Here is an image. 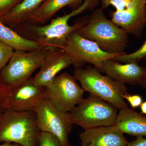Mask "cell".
Segmentation results:
<instances>
[{
	"label": "cell",
	"instance_id": "1",
	"mask_svg": "<svg viewBox=\"0 0 146 146\" xmlns=\"http://www.w3.org/2000/svg\"><path fill=\"white\" fill-rule=\"evenodd\" d=\"M100 0H85L78 8L54 18L49 24L42 25L25 24L15 27L16 32L26 39L36 42L41 48H57L63 49L68 36L88 23L89 16L80 18L72 25L68 24L72 17L96 7Z\"/></svg>",
	"mask_w": 146,
	"mask_h": 146
},
{
	"label": "cell",
	"instance_id": "2",
	"mask_svg": "<svg viewBox=\"0 0 146 146\" xmlns=\"http://www.w3.org/2000/svg\"><path fill=\"white\" fill-rule=\"evenodd\" d=\"M93 41L103 50L113 54H123L128 44V33L108 19L103 9H97L89 16L88 23L76 31Z\"/></svg>",
	"mask_w": 146,
	"mask_h": 146
},
{
	"label": "cell",
	"instance_id": "3",
	"mask_svg": "<svg viewBox=\"0 0 146 146\" xmlns=\"http://www.w3.org/2000/svg\"><path fill=\"white\" fill-rule=\"evenodd\" d=\"M40 132L34 110L7 109L0 114V143L11 142L23 146H37Z\"/></svg>",
	"mask_w": 146,
	"mask_h": 146
},
{
	"label": "cell",
	"instance_id": "4",
	"mask_svg": "<svg viewBox=\"0 0 146 146\" xmlns=\"http://www.w3.org/2000/svg\"><path fill=\"white\" fill-rule=\"evenodd\" d=\"M73 76L81 84L84 91L95 95L114 105L119 110L128 107L123 95L127 94L125 84L102 74L91 65L75 68Z\"/></svg>",
	"mask_w": 146,
	"mask_h": 146
},
{
	"label": "cell",
	"instance_id": "5",
	"mask_svg": "<svg viewBox=\"0 0 146 146\" xmlns=\"http://www.w3.org/2000/svg\"><path fill=\"white\" fill-rule=\"evenodd\" d=\"M118 110L99 97L89 94L69 112L74 125L84 130L115 124Z\"/></svg>",
	"mask_w": 146,
	"mask_h": 146
},
{
	"label": "cell",
	"instance_id": "6",
	"mask_svg": "<svg viewBox=\"0 0 146 146\" xmlns=\"http://www.w3.org/2000/svg\"><path fill=\"white\" fill-rule=\"evenodd\" d=\"M49 48H40L29 51L15 50L1 71L2 81L11 89L27 81L42 66Z\"/></svg>",
	"mask_w": 146,
	"mask_h": 146
},
{
	"label": "cell",
	"instance_id": "7",
	"mask_svg": "<svg viewBox=\"0 0 146 146\" xmlns=\"http://www.w3.org/2000/svg\"><path fill=\"white\" fill-rule=\"evenodd\" d=\"M39 130L53 134L63 146H72L69 137L74 125L69 112H63L46 97L34 110Z\"/></svg>",
	"mask_w": 146,
	"mask_h": 146
},
{
	"label": "cell",
	"instance_id": "8",
	"mask_svg": "<svg viewBox=\"0 0 146 146\" xmlns=\"http://www.w3.org/2000/svg\"><path fill=\"white\" fill-rule=\"evenodd\" d=\"M63 50L69 55L72 65L75 68H82L89 63L101 73L104 61L123 54L106 52L95 42L84 38L76 31L68 36Z\"/></svg>",
	"mask_w": 146,
	"mask_h": 146
},
{
	"label": "cell",
	"instance_id": "9",
	"mask_svg": "<svg viewBox=\"0 0 146 146\" xmlns=\"http://www.w3.org/2000/svg\"><path fill=\"white\" fill-rule=\"evenodd\" d=\"M76 81L69 73H61L45 88V96L58 109L70 112L81 102L85 92Z\"/></svg>",
	"mask_w": 146,
	"mask_h": 146
},
{
	"label": "cell",
	"instance_id": "10",
	"mask_svg": "<svg viewBox=\"0 0 146 146\" xmlns=\"http://www.w3.org/2000/svg\"><path fill=\"white\" fill-rule=\"evenodd\" d=\"M45 96V88L33 82L32 78L11 89L6 108L18 111L34 110Z\"/></svg>",
	"mask_w": 146,
	"mask_h": 146
},
{
	"label": "cell",
	"instance_id": "11",
	"mask_svg": "<svg viewBox=\"0 0 146 146\" xmlns=\"http://www.w3.org/2000/svg\"><path fill=\"white\" fill-rule=\"evenodd\" d=\"M146 5L143 0H135L129 8L112 12L111 20L128 34L140 37L146 26Z\"/></svg>",
	"mask_w": 146,
	"mask_h": 146
},
{
	"label": "cell",
	"instance_id": "12",
	"mask_svg": "<svg viewBox=\"0 0 146 146\" xmlns=\"http://www.w3.org/2000/svg\"><path fill=\"white\" fill-rule=\"evenodd\" d=\"M72 65L70 56L64 50L50 48L39 72L32 78L33 82L38 86L48 87L60 71Z\"/></svg>",
	"mask_w": 146,
	"mask_h": 146
},
{
	"label": "cell",
	"instance_id": "13",
	"mask_svg": "<svg viewBox=\"0 0 146 146\" xmlns=\"http://www.w3.org/2000/svg\"><path fill=\"white\" fill-rule=\"evenodd\" d=\"M81 146H127L123 133L114 125L84 130L79 134Z\"/></svg>",
	"mask_w": 146,
	"mask_h": 146
},
{
	"label": "cell",
	"instance_id": "14",
	"mask_svg": "<svg viewBox=\"0 0 146 146\" xmlns=\"http://www.w3.org/2000/svg\"><path fill=\"white\" fill-rule=\"evenodd\" d=\"M146 68L137 63L121 64L115 59L105 60L102 64V73L115 80L124 84H139Z\"/></svg>",
	"mask_w": 146,
	"mask_h": 146
},
{
	"label": "cell",
	"instance_id": "15",
	"mask_svg": "<svg viewBox=\"0 0 146 146\" xmlns=\"http://www.w3.org/2000/svg\"><path fill=\"white\" fill-rule=\"evenodd\" d=\"M113 125L123 134L146 137V117L129 106L119 110Z\"/></svg>",
	"mask_w": 146,
	"mask_h": 146
},
{
	"label": "cell",
	"instance_id": "16",
	"mask_svg": "<svg viewBox=\"0 0 146 146\" xmlns=\"http://www.w3.org/2000/svg\"><path fill=\"white\" fill-rule=\"evenodd\" d=\"M85 0H46L29 18L25 24L42 25L65 7L75 10Z\"/></svg>",
	"mask_w": 146,
	"mask_h": 146
},
{
	"label": "cell",
	"instance_id": "17",
	"mask_svg": "<svg viewBox=\"0 0 146 146\" xmlns=\"http://www.w3.org/2000/svg\"><path fill=\"white\" fill-rule=\"evenodd\" d=\"M45 1L23 0L8 13L0 17V20L5 25L14 27L25 24Z\"/></svg>",
	"mask_w": 146,
	"mask_h": 146
},
{
	"label": "cell",
	"instance_id": "18",
	"mask_svg": "<svg viewBox=\"0 0 146 146\" xmlns=\"http://www.w3.org/2000/svg\"><path fill=\"white\" fill-rule=\"evenodd\" d=\"M0 41L11 47L14 50L29 51L41 48L36 42L24 38L15 31L7 26L1 20Z\"/></svg>",
	"mask_w": 146,
	"mask_h": 146
},
{
	"label": "cell",
	"instance_id": "19",
	"mask_svg": "<svg viewBox=\"0 0 146 146\" xmlns=\"http://www.w3.org/2000/svg\"><path fill=\"white\" fill-rule=\"evenodd\" d=\"M146 58V38L143 44L139 49L132 53L119 56L114 59L119 62L123 63H137Z\"/></svg>",
	"mask_w": 146,
	"mask_h": 146
},
{
	"label": "cell",
	"instance_id": "20",
	"mask_svg": "<svg viewBox=\"0 0 146 146\" xmlns=\"http://www.w3.org/2000/svg\"><path fill=\"white\" fill-rule=\"evenodd\" d=\"M37 146H63L61 142L53 134L41 131L37 142Z\"/></svg>",
	"mask_w": 146,
	"mask_h": 146
},
{
	"label": "cell",
	"instance_id": "21",
	"mask_svg": "<svg viewBox=\"0 0 146 146\" xmlns=\"http://www.w3.org/2000/svg\"><path fill=\"white\" fill-rule=\"evenodd\" d=\"M102 9H104L109 5H112L116 11H123L133 5L135 0H101Z\"/></svg>",
	"mask_w": 146,
	"mask_h": 146
},
{
	"label": "cell",
	"instance_id": "22",
	"mask_svg": "<svg viewBox=\"0 0 146 146\" xmlns=\"http://www.w3.org/2000/svg\"><path fill=\"white\" fill-rule=\"evenodd\" d=\"M14 51L11 47L0 41V71L8 63Z\"/></svg>",
	"mask_w": 146,
	"mask_h": 146
},
{
	"label": "cell",
	"instance_id": "23",
	"mask_svg": "<svg viewBox=\"0 0 146 146\" xmlns=\"http://www.w3.org/2000/svg\"><path fill=\"white\" fill-rule=\"evenodd\" d=\"M23 0H0V17L8 13Z\"/></svg>",
	"mask_w": 146,
	"mask_h": 146
},
{
	"label": "cell",
	"instance_id": "24",
	"mask_svg": "<svg viewBox=\"0 0 146 146\" xmlns=\"http://www.w3.org/2000/svg\"><path fill=\"white\" fill-rule=\"evenodd\" d=\"M124 99L126 100L133 109L140 107L143 102V98L141 96L137 94L131 95L127 94L123 95Z\"/></svg>",
	"mask_w": 146,
	"mask_h": 146
},
{
	"label": "cell",
	"instance_id": "25",
	"mask_svg": "<svg viewBox=\"0 0 146 146\" xmlns=\"http://www.w3.org/2000/svg\"><path fill=\"white\" fill-rule=\"evenodd\" d=\"M127 146H146V138L143 136L136 137L135 140L128 142Z\"/></svg>",
	"mask_w": 146,
	"mask_h": 146
},
{
	"label": "cell",
	"instance_id": "26",
	"mask_svg": "<svg viewBox=\"0 0 146 146\" xmlns=\"http://www.w3.org/2000/svg\"><path fill=\"white\" fill-rule=\"evenodd\" d=\"M0 146H23L20 144L11 142H4L2 144H0Z\"/></svg>",
	"mask_w": 146,
	"mask_h": 146
},
{
	"label": "cell",
	"instance_id": "27",
	"mask_svg": "<svg viewBox=\"0 0 146 146\" xmlns=\"http://www.w3.org/2000/svg\"><path fill=\"white\" fill-rule=\"evenodd\" d=\"M140 107L141 113L146 115V101L143 102Z\"/></svg>",
	"mask_w": 146,
	"mask_h": 146
},
{
	"label": "cell",
	"instance_id": "28",
	"mask_svg": "<svg viewBox=\"0 0 146 146\" xmlns=\"http://www.w3.org/2000/svg\"><path fill=\"white\" fill-rule=\"evenodd\" d=\"M141 86L146 89V71L140 84Z\"/></svg>",
	"mask_w": 146,
	"mask_h": 146
},
{
	"label": "cell",
	"instance_id": "29",
	"mask_svg": "<svg viewBox=\"0 0 146 146\" xmlns=\"http://www.w3.org/2000/svg\"><path fill=\"white\" fill-rule=\"evenodd\" d=\"M144 2L146 4V0H143Z\"/></svg>",
	"mask_w": 146,
	"mask_h": 146
},
{
	"label": "cell",
	"instance_id": "30",
	"mask_svg": "<svg viewBox=\"0 0 146 146\" xmlns=\"http://www.w3.org/2000/svg\"></svg>",
	"mask_w": 146,
	"mask_h": 146
}]
</instances>
